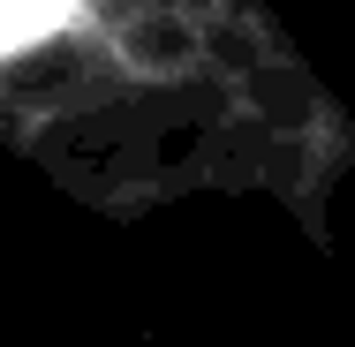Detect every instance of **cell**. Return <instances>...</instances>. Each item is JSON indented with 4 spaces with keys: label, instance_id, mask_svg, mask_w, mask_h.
I'll return each mask as SVG.
<instances>
[{
    "label": "cell",
    "instance_id": "1",
    "mask_svg": "<svg viewBox=\"0 0 355 347\" xmlns=\"http://www.w3.org/2000/svg\"><path fill=\"white\" fill-rule=\"evenodd\" d=\"M69 15V0H0V53L8 46H31L38 30H53Z\"/></svg>",
    "mask_w": 355,
    "mask_h": 347
}]
</instances>
